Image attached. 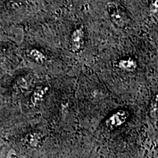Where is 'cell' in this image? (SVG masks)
Here are the masks:
<instances>
[{
  "label": "cell",
  "mask_w": 158,
  "mask_h": 158,
  "mask_svg": "<svg viewBox=\"0 0 158 158\" xmlns=\"http://www.w3.org/2000/svg\"><path fill=\"white\" fill-rule=\"evenodd\" d=\"M107 11L112 23L119 28H125L129 25L130 21L127 13L114 3L109 4Z\"/></svg>",
  "instance_id": "6da1fadb"
},
{
  "label": "cell",
  "mask_w": 158,
  "mask_h": 158,
  "mask_svg": "<svg viewBox=\"0 0 158 158\" xmlns=\"http://www.w3.org/2000/svg\"><path fill=\"white\" fill-rule=\"evenodd\" d=\"M47 89H48L46 87H43V86L37 88L36 90L35 91L34 94H33L32 98H31L33 103H37L39 100H40L43 98V97L45 95V94L46 93Z\"/></svg>",
  "instance_id": "8992f818"
},
{
  "label": "cell",
  "mask_w": 158,
  "mask_h": 158,
  "mask_svg": "<svg viewBox=\"0 0 158 158\" xmlns=\"http://www.w3.org/2000/svg\"><path fill=\"white\" fill-rule=\"evenodd\" d=\"M85 42V35L83 27H77L73 30L70 37V50L73 53H78L81 51Z\"/></svg>",
  "instance_id": "7a4b0ae2"
},
{
  "label": "cell",
  "mask_w": 158,
  "mask_h": 158,
  "mask_svg": "<svg viewBox=\"0 0 158 158\" xmlns=\"http://www.w3.org/2000/svg\"><path fill=\"white\" fill-rule=\"evenodd\" d=\"M118 66L122 70L125 71H133L136 69L137 64H136L135 61L133 60V59L128 58L120 60L118 62Z\"/></svg>",
  "instance_id": "277c9868"
},
{
  "label": "cell",
  "mask_w": 158,
  "mask_h": 158,
  "mask_svg": "<svg viewBox=\"0 0 158 158\" xmlns=\"http://www.w3.org/2000/svg\"><path fill=\"white\" fill-rule=\"evenodd\" d=\"M29 56L33 61L38 63V64H45L47 60L45 55L37 49H31L29 51Z\"/></svg>",
  "instance_id": "5b68a950"
},
{
  "label": "cell",
  "mask_w": 158,
  "mask_h": 158,
  "mask_svg": "<svg viewBox=\"0 0 158 158\" xmlns=\"http://www.w3.org/2000/svg\"><path fill=\"white\" fill-rule=\"evenodd\" d=\"M127 114L125 111L119 110V111L114 114L113 116H110L109 119H108V126H110V127H117V126L121 125L127 119Z\"/></svg>",
  "instance_id": "3957f363"
}]
</instances>
